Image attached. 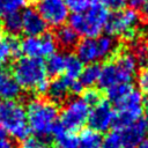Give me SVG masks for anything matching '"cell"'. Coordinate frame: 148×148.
<instances>
[{"label": "cell", "instance_id": "1f68e13d", "mask_svg": "<svg viewBox=\"0 0 148 148\" xmlns=\"http://www.w3.org/2000/svg\"><path fill=\"white\" fill-rule=\"evenodd\" d=\"M0 148H16L14 141L8 136V134L0 127Z\"/></svg>", "mask_w": 148, "mask_h": 148}, {"label": "cell", "instance_id": "e0dca14e", "mask_svg": "<svg viewBox=\"0 0 148 148\" xmlns=\"http://www.w3.org/2000/svg\"><path fill=\"white\" fill-rule=\"evenodd\" d=\"M53 145L56 148H77V136L74 132L65 130L60 124H56L52 128Z\"/></svg>", "mask_w": 148, "mask_h": 148}, {"label": "cell", "instance_id": "d590c367", "mask_svg": "<svg viewBox=\"0 0 148 148\" xmlns=\"http://www.w3.org/2000/svg\"><path fill=\"white\" fill-rule=\"evenodd\" d=\"M141 14L145 18H148V0H146L142 5H141Z\"/></svg>", "mask_w": 148, "mask_h": 148}, {"label": "cell", "instance_id": "277c9868", "mask_svg": "<svg viewBox=\"0 0 148 148\" xmlns=\"http://www.w3.org/2000/svg\"><path fill=\"white\" fill-rule=\"evenodd\" d=\"M109 16V9L104 5L94 3L87 12L68 16V22L69 27L73 28L79 36L97 37L105 29Z\"/></svg>", "mask_w": 148, "mask_h": 148}, {"label": "cell", "instance_id": "ba28073f", "mask_svg": "<svg viewBox=\"0 0 148 148\" xmlns=\"http://www.w3.org/2000/svg\"><path fill=\"white\" fill-rule=\"evenodd\" d=\"M89 110V105L82 99V97H74L65 103L60 112L59 124L67 131H79L87 123Z\"/></svg>", "mask_w": 148, "mask_h": 148}, {"label": "cell", "instance_id": "ffe728a7", "mask_svg": "<svg viewBox=\"0 0 148 148\" xmlns=\"http://www.w3.org/2000/svg\"><path fill=\"white\" fill-rule=\"evenodd\" d=\"M82 68H83V64L75 54H73V53L65 54L64 74H65V79L67 81L77 80L82 72Z\"/></svg>", "mask_w": 148, "mask_h": 148}, {"label": "cell", "instance_id": "44dd1931", "mask_svg": "<svg viewBox=\"0 0 148 148\" xmlns=\"http://www.w3.org/2000/svg\"><path fill=\"white\" fill-rule=\"evenodd\" d=\"M46 74L56 77L64 73L65 68V54L60 52H54L51 56L46 58V61L44 62Z\"/></svg>", "mask_w": 148, "mask_h": 148}, {"label": "cell", "instance_id": "7402d4cb", "mask_svg": "<svg viewBox=\"0 0 148 148\" xmlns=\"http://www.w3.org/2000/svg\"><path fill=\"white\" fill-rule=\"evenodd\" d=\"M101 133L92 130H83L77 136V148H101L102 146Z\"/></svg>", "mask_w": 148, "mask_h": 148}, {"label": "cell", "instance_id": "d6986e66", "mask_svg": "<svg viewBox=\"0 0 148 148\" xmlns=\"http://www.w3.org/2000/svg\"><path fill=\"white\" fill-rule=\"evenodd\" d=\"M53 36L57 42V45L67 50L75 47L79 42V35L75 32V30L69 25H65V24L58 27Z\"/></svg>", "mask_w": 148, "mask_h": 148}, {"label": "cell", "instance_id": "d4e9b609", "mask_svg": "<svg viewBox=\"0 0 148 148\" xmlns=\"http://www.w3.org/2000/svg\"><path fill=\"white\" fill-rule=\"evenodd\" d=\"M27 5L28 0H0V16L3 17L13 13H20L27 8Z\"/></svg>", "mask_w": 148, "mask_h": 148}, {"label": "cell", "instance_id": "8992f818", "mask_svg": "<svg viewBox=\"0 0 148 148\" xmlns=\"http://www.w3.org/2000/svg\"><path fill=\"white\" fill-rule=\"evenodd\" d=\"M140 21V14L135 8H124L110 14L105 24V31L112 37H121L131 42L136 38V27Z\"/></svg>", "mask_w": 148, "mask_h": 148}, {"label": "cell", "instance_id": "f35d334b", "mask_svg": "<svg viewBox=\"0 0 148 148\" xmlns=\"http://www.w3.org/2000/svg\"><path fill=\"white\" fill-rule=\"evenodd\" d=\"M90 1L94 2V3H99V5H103V3L106 2V0H90Z\"/></svg>", "mask_w": 148, "mask_h": 148}, {"label": "cell", "instance_id": "484cf974", "mask_svg": "<svg viewBox=\"0 0 148 148\" xmlns=\"http://www.w3.org/2000/svg\"><path fill=\"white\" fill-rule=\"evenodd\" d=\"M133 87L131 83H116L111 87H109L106 90V97L110 102H113L114 104L120 101Z\"/></svg>", "mask_w": 148, "mask_h": 148}, {"label": "cell", "instance_id": "e575fe53", "mask_svg": "<svg viewBox=\"0 0 148 148\" xmlns=\"http://www.w3.org/2000/svg\"><path fill=\"white\" fill-rule=\"evenodd\" d=\"M146 0H127V3L132 7V8H140L141 5L145 2Z\"/></svg>", "mask_w": 148, "mask_h": 148}, {"label": "cell", "instance_id": "60d3db41", "mask_svg": "<svg viewBox=\"0 0 148 148\" xmlns=\"http://www.w3.org/2000/svg\"><path fill=\"white\" fill-rule=\"evenodd\" d=\"M3 62H5V60H3V59L0 57V69H1V66H2V64H3Z\"/></svg>", "mask_w": 148, "mask_h": 148}, {"label": "cell", "instance_id": "836d02e7", "mask_svg": "<svg viewBox=\"0 0 148 148\" xmlns=\"http://www.w3.org/2000/svg\"><path fill=\"white\" fill-rule=\"evenodd\" d=\"M69 82V91H72L75 95H79L81 92H83L84 87L80 83L79 80H73V81H68Z\"/></svg>", "mask_w": 148, "mask_h": 148}, {"label": "cell", "instance_id": "b9f144b4", "mask_svg": "<svg viewBox=\"0 0 148 148\" xmlns=\"http://www.w3.org/2000/svg\"><path fill=\"white\" fill-rule=\"evenodd\" d=\"M147 120H148V109H147V118H146Z\"/></svg>", "mask_w": 148, "mask_h": 148}, {"label": "cell", "instance_id": "5bb4252c", "mask_svg": "<svg viewBox=\"0 0 148 148\" xmlns=\"http://www.w3.org/2000/svg\"><path fill=\"white\" fill-rule=\"evenodd\" d=\"M21 18L22 32L25 36H40L46 32L47 24L35 8H24Z\"/></svg>", "mask_w": 148, "mask_h": 148}, {"label": "cell", "instance_id": "f546056e", "mask_svg": "<svg viewBox=\"0 0 148 148\" xmlns=\"http://www.w3.org/2000/svg\"><path fill=\"white\" fill-rule=\"evenodd\" d=\"M138 86L141 94L148 97V68L142 69L138 75Z\"/></svg>", "mask_w": 148, "mask_h": 148}, {"label": "cell", "instance_id": "2e32d148", "mask_svg": "<svg viewBox=\"0 0 148 148\" xmlns=\"http://www.w3.org/2000/svg\"><path fill=\"white\" fill-rule=\"evenodd\" d=\"M21 87L17 84L13 75L6 71H0V98L12 101L18 97Z\"/></svg>", "mask_w": 148, "mask_h": 148}, {"label": "cell", "instance_id": "7a4b0ae2", "mask_svg": "<svg viewBox=\"0 0 148 148\" xmlns=\"http://www.w3.org/2000/svg\"><path fill=\"white\" fill-rule=\"evenodd\" d=\"M25 113L29 131L38 138H45L51 134L59 116L57 104L44 98L30 99L27 104Z\"/></svg>", "mask_w": 148, "mask_h": 148}, {"label": "cell", "instance_id": "8fae6325", "mask_svg": "<svg viewBox=\"0 0 148 148\" xmlns=\"http://www.w3.org/2000/svg\"><path fill=\"white\" fill-rule=\"evenodd\" d=\"M114 111L110 103L101 101L98 104L91 106V110H89L87 123L89 124L90 130L96 131L98 133H103L112 127Z\"/></svg>", "mask_w": 148, "mask_h": 148}, {"label": "cell", "instance_id": "ac0fdd59", "mask_svg": "<svg viewBox=\"0 0 148 148\" xmlns=\"http://www.w3.org/2000/svg\"><path fill=\"white\" fill-rule=\"evenodd\" d=\"M97 83H98V87L102 89H108L109 87H111L116 83H124L120 79L119 72H118L113 60L105 62L101 67Z\"/></svg>", "mask_w": 148, "mask_h": 148}, {"label": "cell", "instance_id": "5b68a950", "mask_svg": "<svg viewBox=\"0 0 148 148\" xmlns=\"http://www.w3.org/2000/svg\"><path fill=\"white\" fill-rule=\"evenodd\" d=\"M0 125L9 136L17 140L27 139L30 132L25 109L14 99L0 103Z\"/></svg>", "mask_w": 148, "mask_h": 148}, {"label": "cell", "instance_id": "d6a6232c", "mask_svg": "<svg viewBox=\"0 0 148 148\" xmlns=\"http://www.w3.org/2000/svg\"><path fill=\"white\" fill-rule=\"evenodd\" d=\"M108 5V7L114 12H118V10H121L126 7L127 5V0H106L105 2Z\"/></svg>", "mask_w": 148, "mask_h": 148}, {"label": "cell", "instance_id": "83f0119b", "mask_svg": "<svg viewBox=\"0 0 148 148\" xmlns=\"http://www.w3.org/2000/svg\"><path fill=\"white\" fill-rule=\"evenodd\" d=\"M65 2L68 8V12H72L73 14L84 13L91 6L90 0H65Z\"/></svg>", "mask_w": 148, "mask_h": 148}, {"label": "cell", "instance_id": "cb8c5ba5", "mask_svg": "<svg viewBox=\"0 0 148 148\" xmlns=\"http://www.w3.org/2000/svg\"><path fill=\"white\" fill-rule=\"evenodd\" d=\"M2 25L5 31L10 36H16L22 31V18L20 13H13L3 16Z\"/></svg>", "mask_w": 148, "mask_h": 148}, {"label": "cell", "instance_id": "f1b7e54d", "mask_svg": "<svg viewBox=\"0 0 148 148\" xmlns=\"http://www.w3.org/2000/svg\"><path fill=\"white\" fill-rule=\"evenodd\" d=\"M82 99L89 105V108H91V106L98 104L101 101H103L101 92H99L97 89H95V88H88V89L83 92Z\"/></svg>", "mask_w": 148, "mask_h": 148}, {"label": "cell", "instance_id": "7c38bea8", "mask_svg": "<svg viewBox=\"0 0 148 148\" xmlns=\"http://www.w3.org/2000/svg\"><path fill=\"white\" fill-rule=\"evenodd\" d=\"M121 135L124 147L134 148L148 135V120L146 118H139L132 124L127 125L123 130H118Z\"/></svg>", "mask_w": 148, "mask_h": 148}, {"label": "cell", "instance_id": "3957f363", "mask_svg": "<svg viewBox=\"0 0 148 148\" xmlns=\"http://www.w3.org/2000/svg\"><path fill=\"white\" fill-rule=\"evenodd\" d=\"M118 44L110 35L97 37H84L75 46V56L82 64H96L99 60L109 59L117 54Z\"/></svg>", "mask_w": 148, "mask_h": 148}, {"label": "cell", "instance_id": "603a6c76", "mask_svg": "<svg viewBox=\"0 0 148 148\" xmlns=\"http://www.w3.org/2000/svg\"><path fill=\"white\" fill-rule=\"evenodd\" d=\"M99 72H101V66L99 65L88 64L86 67L82 68V72H81L77 80L80 81V83L84 88H91L95 83H97Z\"/></svg>", "mask_w": 148, "mask_h": 148}, {"label": "cell", "instance_id": "74e56055", "mask_svg": "<svg viewBox=\"0 0 148 148\" xmlns=\"http://www.w3.org/2000/svg\"><path fill=\"white\" fill-rule=\"evenodd\" d=\"M142 61H143V64L147 66L146 68H148V49H147V51H146V54H145V57H143Z\"/></svg>", "mask_w": 148, "mask_h": 148}, {"label": "cell", "instance_id": "6da1fadb", "mask_svg": "<svg viewBox=\"0 0 148 148\" xmlns=\"http://www.w3.org/2000/svg\"><path fill=\"white\" fill-rule=\"evenodd\" d=\"M12 75L21 89L34 90L38 95H45L47 91L49 80L42 59L18 58L12 65Z\"/></svg>", "mask_w": 148, "mask_h": 148}, {"label": "cell", "instance_id": "4316f807", "mask_svg": "<svg viewBox=\"0 0 148 148\" xmlns=\"http://www.w3.org/2000/svg\"><path fill=\"white\" fill-rule=\"evenodd\" d=\"M123 147L124 143L121 140L120 132L118 130L106 134V136L102 140V146H101V148H123Z\"/></svg>", "mask_w": 148, "mask_h": 148}, {"label": "cell", "instance_id": "ab89813d", "mask_svg": "<svg viewBox=\"0 0 148 148\" xmlns=\"http://www.w3.org/2000/svg\"><path fill=\"white\" fill-rule=\"evenodd\" d=\"M3 40V35H2V31L0 30V43Z\"/></svg>", "mask_w": 148, "mask_h": 148}, {"label": "cell", "instance_id": "4dcf8cb0", "mask_svg": "<svg viewBox=\"0 0 148 148\" xmlns=\"http://www.w3.org/2000/svg\"><path fill=\"white\" fill-rule=\"evenodd\" d=\"M22 148H49L45 141L39 139L38 136L35 138H27L23 140Z\"/></svg>", "mask_w": 148, "mask_h": 148}, {"label": "cell", "instance_id": "9c48e42d", "mask_svg": "<svg viewBox=\"0 0 148 148\" xmlns=\"http://www.w3.org/2000/svg\"><path fill=\"white\" fill-rule=\"evenodd\" d=\"M21 53L30 58H47L52 53L57 52V42L54 36L44 32L40 36H27L20 42Z\"/></svg>", "mask_w": 148, "mask_h": 148}, {"label": "cell", "instance_id": "52a82bcc", "mask_svg": "<svg viewBox=\"0 0 148 148\" xmlns=\"http://www.w3.org/2000/svg\"><path fill=\"white\" fill-rule=\"evenodd\" d=\"M113 125L116 130H123L127 125L141 118L145 108V99L141 91L132 88L120 101L116 103Z\"/></svg>", "mask_w": 148, "mask_h": 148}, {"label": "cell", "instance_id": "30bf717a", "mask_svg": "<svg viewBox=\"0 0 148 148\" xmlns=\"http://www.w3.org/2000/svg\"><path fill=\"white\" fill-rule=\"evenodd\" d=\"M37 12L47 25L58 28L68 20L69 12L65 0H38Z\"/></svg>", "mask_w": 148, "mask_h": 148}, {"label": "cell", "instance_id": "4fadbf2b", "mask_svg": "<svg viewBox=\"0 0 148 148\" xmlns=\"http://www.w3.org/2000/svg\"><path fill=\"white\" fill-rule=\"evenodd\" d=\"M113 62L119 72L121 81L124 83H131L136 74L139 66V60L136 57L131 51H118Z\"/></svg>", "mask_w": 148, "mask_h": 148}, {"label": "cell", "instance_id": "8d00e7d4", "mask_svg": "<svg viewBox=\"0 0 148 148\" xmlns=\"http://www.w3.org/2000/svg\"><path fill=\"white\" fill-rule=\"evenodd\" d=\"M135 148H148V139L142 140L139 145H136V146H135Z\"/></svg>", "mask_w": 148, "mask_h": 148}, {"label": "cell", "instance_id": "7bdbcfd3", "mask_svg": "<svg viewBox=\"0 0 148 148\" xmlns=\"http://www.w3.org/2000/svg\"><path fill=\"white\" fill-rule=\"evenodd\" d=\"M32 1H34V2H37V1H38V0H32Z\"/></svg>", "mask_w": 148, "mask_h": 148}, {"label": "cell", "instance_id": "9a60e30c", "mask_svg": "<svg viewBox=\"0 0 148 148\" xmlns=\"http://www.w3.org/2000/svg\"><path fill=\"white\" fill-rule=\"evenodd\" d=\"M69 94V82L65 77H56L49 82L46 95L49 101L54 104H60L66 102Z\"/></svg>", "mask_w": 148, "mask_h": 148}]
</instances>
